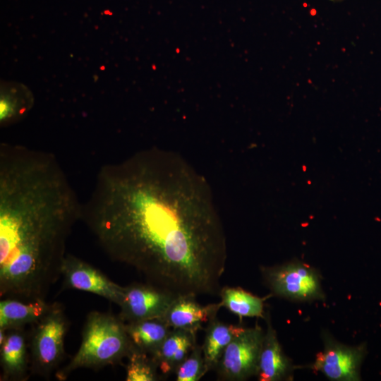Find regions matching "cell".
Here are the masks:
<instances>
[{"label": "cell", "instance_id": "2", "mask_svg": "<svg viewBox=\"0 0 381 381\" xmlns=\"http://www.w3.org/2000/svg\"><path fill=\"white\" fill-rule=\"evenodd\" d=\"M82 203L55 155L0 145V289L42 297L59 277Z\"/></svg>", "mask_w": 381, "mask_h": 381}, {"label": "cell", "instance_id": "9", "mask_svg": "<svg viewBox=\"0 0 381 381\" xmlns=\"http://www.w3.org/2000/svg\"><path fill=\"white\" fill-rule=\"evenodd\" d=\"M64 288L74 289L100 296L119 306L123 286L110 280L99 270L85 261L66 254L61 267Z\"/></svg>", "mask_w": 381, "mask_h": 381}, {"label": "cell", "instance_id": "5", "mask_svg": "<svg viewBox=\"0 0 381 381\" xmlns=\"http://www.w3.org/2000/svg\"><path fill=\"white\" fill-rule=\"evenodd\" d=\"M260 269L265 284L274 296L308 302L325 298L320 273L303 262L296 260Z\"/></svg>", "mask_w": 381, "mask_h": 381}, {"label": "cell", "instance_id": "1", "mask_svg": "<svg viewBox=\"0 0 381 381\" xmlns=\"http://www.w3.org/2000/svg\"><path fill=\"white\" fill-rule=\"evenodd\" d=\"M113 260L181 295H219L226 238L205 179L176 152L152 147L102 167L82 219Z\"/></svg>", "mask_w": 381, "mask_h": 381}, {"label": "cell", "instance_id": "15", "mask_svg": "<svg viewBox=\"0 0 381 381\" xmlns=\"http://www.w3.org/2000/svg\"><path fill=\"white\" fill-rule=\"evenodd\" d=\"M245 329L246 327L241 325L223 322L217 317L207 322L201 346L208 371L215 370L227 346Z\"/></svg>", "mask_w": 381, "mask_h": 381}, {"label": "cell", "instance_id": "3", "mask_svg": "<svg viewBox=\"0 0 381 381\" xmlns=\"http://www.w3.org/2000/svg\"><path fill=\"white\" fill-rule=\"evenodd\" d=\"M133 345L119 317L97 311L87 317L78 351L71 361L56 373L59 380H65L78 368L99 369L115 365L127 358Z\"/></svg>", "mask_w": 381, "mask_h": 381}, {"label": "cell", "instance_id": "7", "mask_svg": "<svg viewBox=\"0 0 381 381\" xmlns=\"http://www.w3.org/2000/svg\"><path fill=\"white\" fill-rule=\"evenodd\" d=\"M322 340L323 350L316 354L315 361L308 368L322 373L330 380H359L365 346L344 344L327 331L322 332Z\"/></svg>", "mask_w": 381, "mask_h": 381}, {"label": "cell", "instance_id": "19", "mask_svg": "<svg viewBox=\"0 0 381 381\" xmlns=\"http://www.w3.org/2000/svg\"><path fill=\"white\" fill-rule=\"evenodd\" d=\"M127 381H157L161 380L158 368L151 356L133 346L128 356Z\"/></svg>", "mask_w": 381, "mask_h": 381}, {"label": "cell", "instance_id": "11", "mask_svg": "<svg viewBox=\"0 0 381 381\" xmlns=\"http://www.w3.org/2000/svg\"><path fill=\"white\" fill-rule=\"evenodd\" d=\"M265 318L267 330L260 352L258 378L260 381L291 380L294 369L292 361L282 350L268 312Z\"/></svg>", "mask_w": 381, "mask_h": 381}, {"label": "cell", "instance_id": "4", "mask_svg": "<svg viewBox=\"0 0 381 381\" xmlns=\"http://www.w3.org/2000/svg\"><path fill=\"white\" fill-rule=\"evenodd\" d=\"M28 334L30 372L49 378L64 357V339L68 321L61 304L52 303L49 310Z\"/></svg>", "mask_w": 381, "mask_h": 381}, {"label": "cell", "instance_id": "8", "mask_svg": "<svg viewBox=\"0 0 381 381\" xmlns=\"http://www.w3.org/2000/svg\"><path fill=\"white\" fill-rule=\"evenodd\" d=\"M176 296L147 282L132 283L123 286L119 317L125 323L162 318Z\"/></svg>", "mask_w": 381, "mask_h": 381}, {"label": "cell", "instance_id": "12", "mask_svg": "<svg viewBox=\"0 0 381 381\" xmlns=\"http://www.w3.org/2000/svg\"><path fill=\"white\" fill-rule=\"evenodd\" d=\"M0 363L4 380H25L30 370L28 334L24 327L6 330L0 342Z\"/></svg>", "mask_w": 381, "mask_h": 381}, {"label": "cell", "instance_id": "14", "mask_svg": "<svg viewBox=\"0 0 381 381\" xmlns=\"http://www.w3.org/2000/svg\"><path fill=\"white\" fill-rule=\"evenodd\" d=\"M52 306V303H47L45 299H2L0 302V329L32 325L42 318Z\"/></svg>", "mask_w": 381, "mask_h": 381}, {"label": "cell", "instance_id": "16", "mask_svg": "<svg viewBox=\"0 0 381 381\" xmlns=\"http://www.w3.org/2000/svg\"><path fill=\"white\" fill-rule=\"evenodd\" d=\"M34 98L31 91L23 84L4 82L0 91V123L11 125L23 117L32 109Z\"/></svg>", "mask_w": 381, "mask_h": 381}, {"label": "cell", "instance_id": "18", "mask_svg": "<svg viewBox=\"0 0 381 381\" xmlns=\"http://www.w3.org/2000/svg\"><path fill=\"white\" fill-rule=\"evenodd\" d=\"M219 296L222 307L226 308L240 319L243 317L265 318L264 300L244 290L241 287L225 286Z\"/></svg>", "mask_w": 381, "mask_h": 381}, {"label": "cell", "instance_id": "20", "mask_svg": "<svg viewBox=\"0 0 381 381\" xmlns=\"http://www.w3.org/2000/svg\"><path fill=\"white\" fill-rule=\"evenodd\" d=\"M208 371L202 346L197 343L186 358L177 368L175 375L176 381H198Z\"/></svg>", "mask_w": 381, "mask_h": 381}, {"label": "cell", "instance_id": "6", "mask_svg": "<svg viewBox=\"0 0 381 381\" xmlns=\"http://www.w3.org/2000/svg\"><path fill=\"white\" fill-rule=\"evenodd\" d=\"M265 332L257 323L246 327L224 350L215 369L219 380L242 381L257 375Z\"/></svg>", "mask_w": 381, "mask_h": 381}, {"label": "cell", "instance_id": "17", "mask_svg": "<svg viewBox=\"0 0 381 381\" xmlns=\"http://www.w3.org/2000/svg\"><path fill=\"white\" fill-rule=\"evenodd\" d=\"M126 329L133 346L149 355L159 347L171 330L161 318L126 323Z\"/></svg>", "mask_w": 381, "mask_h": 381}, {"label": "cell", "instance_id": "13", "mask_svg": "<svg viewBox=\"0 0 381 381\" xmlns=\"http://www.w3.org/2000/svg\"><path fill=\"white\" fill-rule=\"evenodd\" d=\"M196 333L184 329H171L159 347L151 355L164 376L174 374L196 344Z\"/></svg>", "mask_w": 381, "mask_h": 381}, {"label": "cell", "instance_id": "10", "mask_svg": "<svg viewBox=\"0 0 381 381\" xmlns=\"http://www.w3.org/2000/svg\"><path fill=\"white\" fill-rule=\"evenodd\" d=\"M220 302L200 304L193 295L178 296L161 318L171 329H184L197 332L202 324L217 316Z\"/></svg>", "mask_w": 381, "mask_h": 381}]
</instances>
